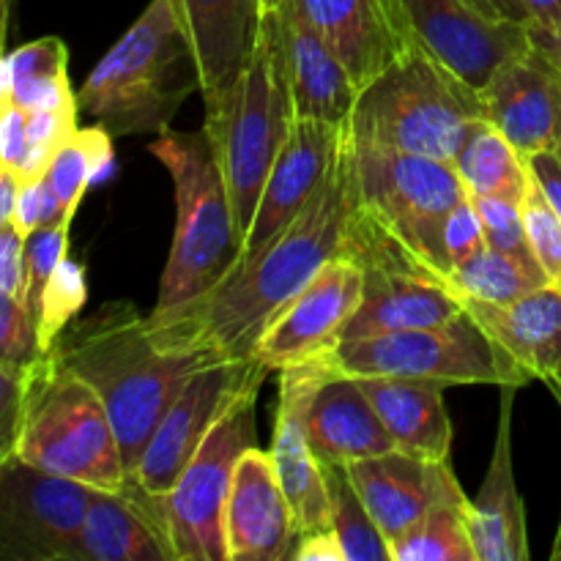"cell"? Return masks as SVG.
Segmentation results:
<instances>
[{
	"instance_id": "1",
	"label": "cell",
	"mask_w": 561,
	"mask_h": 561,
	"mask_svg": "<svg viewBox=\"0 0 561 561\" xmlns=\"http://www.w3.org/2000/svg\"><path fill=\"white\" fill-rule=\"evenodd\" d=\"M354 217V140L340 146L327 179L299 217L268 244L241 255L208 294L170 312H151L148 329L170 351L252 359L279 310L334 257L345 255Z\"/></svg>"
},
{
	"instance_id": "2",
	"label": "cell",
	"mask_w": 561,
	"mask_h": 561,
	"mask_svg": "<svg viewBox=\"0 0 561 561\" xmlns=\"http://www.w3.org/2000/svg\"><path fill=\"white\" fill-rule=\"evenodd\" d=\"M58 365L91 383L118 433L126 474H135L153 431L192 376L219 356L170 351L153 340L131 301H104L75 318L55 343Z\"/></svg>"
},
{
	"instance_id": "3",
	"label": "cell",
	"mask_w": 561,
	"mask_h": 561,
	"mask_svg": "<svg viewBox=\"0 0 561 561\" xmlns=\"http://www.w3.org/2000/svg\"><path fill=\"white\" fill-rule=\"evenodd\" d=\"M201 85V64L173 0H151L85 77L77 107L113 137L162 135Z\"/></svg>"
},
{
	"instance_id": "4",
	"label": "cell",
	"mask_w": 561,
	"mask_h": 561,
	"mask_svg": "<svg viewBox=\"0 0 561 561\" xmlns=\"http://www.w3.org/2000/svg\"><path fill=\"white\" fill-rule=\"evenodd\" d=\"M480 121H488L480 88L409 47L362 88L348 131L359 146L455 162Z\"/></svg>"
},
{
	"instance_id": "5",
	"label": "cell",
	"mask_w": 561,
	"mask_h": 561,
	"mask_svg": "<svg viewBox=\"0 0 561 561\" xmlns=\"http://www.w3.org/2000/svg\"><path fill=\"white\" fill-rule=\"evenodd\" d=\"M148 151L162 162L175 190L173 244L153 305V312H170L201 299L236 266L241 239L222 164L206 126L197 131H162Z\"/></svg>"
},
{
	"instance_id": "6",
	"label": "cell",
	"mask_w": 561,
	"mask_h": 561,
	"mask_svg": "<svg viewBox=\"0 0 561 561\" xmlns=\"http://www.w3.org/2000/svg\"><path fill=\"white\" fill-rule=\"evenodd\" d=\"M294 121L296 110L283 36H279L277 11L272 9L263 14L261 36L244 75L217 107L206 110V124H203L222 164L241 244L250 233L263 186L279 148L294 129Z\"/></svg>"
},
{
	"instance_id": "7",
	"label": "cell",
	"mask_w": 561,
	"mask_h": 561,
	"mask_svg": "<svg viewBox=\"0 0 561 561\" xmlns=\"http://www.w3.org/2000/svg\"><path fill=\"white\" fill-rule=\"evenodd\" d=\"M466 195L453 162L354 142V217L444 283L453 279L444 233Z\"/></svg>"
},
{
	"instance_id": "8",
	"label": "cell",
	"mask_w": 561,
	"mask_h": 561,
	"mask_svg": "<svg viewBox=\"0 0 561 561\" xmlns=\"http://www.w3.org/2000/svg\"><path fill=\"white\" fill-rule=\"evenodd\" d=\"M11 458L96 491H121L129 477L102 398L91 383L58 365L53 351L31 367Z\"/></svg>"
},
{
	"instance_id": "9",
	"label": "cell",
	"mask_w": 561,
	"mask_h": 561,
	"mask_svg": "<svg viewBox=\"0 0 561 561\" xmlns=\"http://www.w3.org/2000/svg\"><path fill=\"white\" fill-rule=\"evenodd\" d=\"M332 373L351 378H405L438 387H526L529 373L469 312L438 327L343 343L323 356Z\"/></svg>"
},
{
	"instance_id": "10",
	"label": "cell",
	"mask_w": 561,
	"mask_h": 561,
	"mask_svg": "<svg viewBox=\"0 0 561 561\" xmlns=\"http://www.w3.org/2000/svg\"><path fill=\"white\" fill-rule=\"evenodd\" d=\"M257 392L261 387H252L225 411L164 496L175 561H230L225 513L236 466L247 449L257 447Z\"/></svg>"
},
{
	"instance_id": "11",
	"label": "cell",
	"mask_w": 561,
	"mask_h": 561,
	"mask_svg": "<svg viewBox=\"0 0 561 561\" xmlns=\"http://www.w3.org/2000/svg\"><path fill=\"white\" fill-rule=\"evenodd\" d=\"M266 376L268 370L255 359L203 365L164 411L131 477L153 496H168L225 411L252 387H263Z\"/></svg>"
},
{
	"instance_id": "12",
	"label": "cell",
	"mask_w": 561,
	"mask_h": 561,
	"mask_svg": "<svg viewBox=\"0 0 561 561\" xmlns=\"http://www.w3.org/2000/svg\"><path fill=\"white\" fill-rule=\"evenodd\" d=\"M96 488L11 458L0 463V559L64 561Z\"/></svg>"
},
{
	"instance_id": "13",
	"label": "cell",
	"mask_w": 561,
	"mask_h": 561,
	"mask_svg": "<svg viewBox=\"0 0 561 561\" xmlns=\"http://www.w3.org/2000/svg\"><path fill=\"white\" fill-rule=\"evenodd\" d=\"M389 3L409 47L425 49L480 91L499 66L531 47L529 22H496L480 14L469 0Z\"/></svg>"
},
{
	"instance_id": "14",
	"label": "cell",
	"mask_w": 561,
	"mask_h": 561,
	"mask_svg": "<svg viewBox=\"0 0 561 561\" xmlns=\"http://www.w3.org/2000/svg\"><path fill=\"white\" fill-rule=\"evenodd\" d=\"M365 296V272L348 255L329 261L305 290L274 316L257 340L252 359L279 373L285 367L323 359L340 345L345 323Z\"/></svg>"
},
{
	"instance_id": "15",
	"label": "cell",
	"mask_w": 561,
	"mask_h": 561,
	"mask_svg": "<svg viewBox=\"0 0 561 561\" xmlns=\"http://www.w3.org/2000/svg\"><path fill=\"white\" fill-rule=\"evenodd\" d=\"M329 367L323 359L305 362L279 370V398L274 414V436L268 455L274 471L294 507L299 537L332 531V507H329L327 477L318 463L307 438V414L318 383L327 378Z\"/></svg>"
},
{
	"instance_id": "16",
	"label": "cell",
	"mask_w": 561,
	"mask_h": 561,
	"mask_svg": "<svg viewBox=\"0 0 561 561\" xmlns=\"http://www.w3.org/2000/svg\"><path fill=\"white\" fill-rule=\"evenodd\" d=\"M345 469L389 548L436 504L466 499L449 460H425L392 449L376 458L354 460Z\"/></svg>"
},
{
	"instance_id": "17",
	"label": "cell",
	"mask_w": 561,
	"mask_h": 561,
	"mask_svg": "<svg viewBox=\"0 0 561 561\" xmlns=\"http://www.w3.org/2000/svg\"><path fill=\"white\" fill-rule=\"evenodd\" d=\"M488 121L524 153L553 151L561 121V66L546 49H524L482 88Z\"/></svg>"
},
{
	"instance_id": "18",
	"label": "cell",
	"mask_w": 561,
	"mask_h": 561,
	"mask_svg": "<svg viewBox=\"0 0 561 561\" xmlns=\"http://www.w3.org/2000/svg\"><path fill=\"white\" fill-rule=\"evenodd\" d=\"M64 561H175L164 496H153L131 474L121 491H93Z\"/></svg>"
},
{
	"instance_id": "19",
	"label": "cell",
	"mask_w": 561,
	"mask_h": 561,
	"mask_svg": "<svg viewBox=\"0 0 561 561\" xmlns=\"http://www.w3.org/2000/svg\"><path fill=\"white\" fill-rule=\"evenodd\" d=\"M348 137V124L334 126L323 121L296 118L288 140L279 148L274 168L263 186L255 219L241 244V255H252L274 239L285 225L299 217L301 208L310 203L321 181L327 179L340 146Z\"/></svg>"
},
{
	"instance_id": "20",
	"label": "cell",
	"mask_w": 561,
	"mask_h": 561,
	"mask_svg": "<svg viewBox=\"0 0 561 561\" xmlns=\"http://www.w3.org/2000/svg\"><path fill=\"white\" fill-rule=\"evenodd\" d=\"M230 561H288L299 546L294 507L274 471L272 455L252 447L241 455L225 513Z\"/></svg>"
},
{
	"instance_id": "21",
	"label": "cell",
	"mask_w": 561,
	"mask_h": 561,
	"mask_svg": "<svg viewBox=\"0 0 561 561\" xmlns=\"http://www.w3.org/2000/svg\"><path fill=\"white\" fill-rule=\"evenodd\" d=\"M197 55L206 110L217 107L244 75L263 25V0H173Z\"/></svg>"
},
{
	"instance_id": "22",
	"label": "cell",
	"mask_w": 561,
	"mask_h": 561,
	"mask_svg": "<svg viewBox=\"0 0 561 561\" xmlns=\"http://www.w3.org/2000/svg\"><path fill=\"white\" fill-rule=\"evenodd\" d=\"M274 11H277L279 36H283L296 118L345 126L359 99V85L351 71L329 47L327 38L296 9L294 0H283Z\"/></svg>"
},
{
	"instance_id": "23",
	"label": "cell",
	"mask_w": 561,
	"mask_h": 561,
	"mask_svg": "<svg viewBox=\"0 0 561 561\" xmlns=\"http://www.w3.org/2000/svg\"><path fill=\"white\" fill-rule=\"evenodd\" d=\"M518 387H502L496 442L480 491L471 499L469 529L477 561H529L526 507L513 466V403Z\"/></svg>"
},
{
	"instance_id": "24",
	"label": "cell",
	"mask_w": 561,
	"mask_h": 561,
	"mask_svg": "<svg viewBox=\"0 0 561 561\" xmlns=\"http://www.w3.org/2000/svg\"><path fill=\"white\" fill-rule=\"evenodd\" d=\"M307 438L321 466H348L354 460L376 458L398 449L359 378L340 376L332 370L312 394Z\"/></svg>"
},
{
	"instance_id": "25",
	"label": "cell",
	"mask_w": 561,
	"mask_h": 561,
	"mask_svg": "<svg viewBox=\"0 0 561 561\" xmlns=\"http://www.w3.org/2000/svg\"><path fill=\"white\" fill-rule=\"evenodd\" d=\"M362 88L409 49L389 0H294Z\"/></svg>"
},
{
	"instance_id": "26",
	"label": "cell",
	"mask_w": 561,
	"mask_h": 561,
	"mask_svg": "<svg viewBox=\"0 0 561 561\" xmlns=\"http://www.w3.org/2000/svg\"><path fill=\"white\" fill-rule=\"evenodd\" d=\"M466 312L540 381L551 383L561 370V285H540L513 305L463 301Z\"/></svg>"
},
{
	"instance_id": "27",
	"label": "cell",
	"mask_w": 561,
	"mask_h": 561,
	"mask_svg": "<svg viewBox=\"0 0 561 561\" xmlns=\"http://www.w3.org/2000/svg\"><path fill=\"white\" fill-rule=\"evenodd\" d=\"M359 381L400 453L425 460H449L453 420L444 403V387L405 381V378H359Z\"/></svg>"
},
{
	"instance_id": "28",
	"label": "cell",
	"mask_w": 561,
	"mask_h": 561,
	"mask_svg": "<svg viewBox=\"0 0 561 561\" xmlns=\"http://www.w3.org/2000/svg\"><path fill=\"white\" fill-rule=\"evenodd\" d=\"M0 102L25 113L77 107V93L69 85V47L58 36H44L5 53Z\"/></svg>"
},
{
	"instance_id": "29",
	"label": "cell",
	"mask_w": 561,
	"mask_h": 561,
	"mask_svg": "<svg viewBox=\"0 0 561 561\" xmlns=\"http://www.w3.org/2000/svg\"><path fill=\"white\" fill-rule=\"evenodd\" d=\"M455 170L463 179L471 195L504 197V201L524 203L531 186L529 159L491 124L480 121L471 129L469 140L455 157Z\"/></svg>"
},
{
	"instance_id": "30",
	"label": "cell",
	"mask_w": 561,
	"mask_h": 561,
	"mask_svg": "<svg viewBox=\"0 0 561 561\" xmlns=\"http://www.w3.org/2000/svg\"><path fill=\"white\" fill-rule=\"evenodd\" d=\"M453 288L463 301H482V305H513L520 296L531 294L540 285H548V274L540 263L520 261L510 252L485 247L480 255L453 272Z\"/></svg>"
},
{
	"instance_id": "31",
	"label": "cell",
	"mask_w": 561,
	"mask_h": 561,
	"mask_svg": "<svg viewBox=\"0 0 561 561\" xmlns=\"http://www.w3.org/2000/svg\"><path fill=\"white\" fill-rule=\"evenodd\" d=\"M110 170H113V135L99 124L91 129H77L58 148L44 179L58 195L66 222L71 225L85 192L96 181L107 179Z\"/></svg>"
},
{
	"instance_id": "32",
	"label": "cell",
	"mask_w": 561,
	"mask_h": 561,
	"mask_svg": "<svg viewBox=\"0 0 561 561\" xmlns=\"http://www.w3.org/2000/svg\"><path fill=\"white\" fill-rule=\"evenodd\" d=\"M471 499L442 502L392 548L394 561H477L469 529Z\"/></svg>"
},
{
	"instance_id": "33",
	"label": "cell",
	"mask_w": 561,
	"mask_h": 561,
	"mask_svg": "<svg viewBox=\"0 0 561 561\" xmlns=\"http://www.w3.org/2000/svg\"><path fill=\"white\" fill-rule=\"evenodd\" d=\"M323 477L332 507V529L343 546L345 561H392V548L351 482L348 469L343 463H323Z\"/></svg>"
},
{
	"instance_id": "34",
	"label": "cell",
	"mask_w": 561,
	"mask_h": 561,
	"mask_svg": "<svg viewBox=\"0 0 561 561\" xmlns=\"http://www.w3.org/2000/svg\"><path fill=\"white\" fill-rule=\"evenodd\" d=\"M88 299V285H85V272L77 261H71L69 255L58 263V268L53 272L49 283L44 285L42 296H38V305L33 310L36 316V343L38 354L47 356L55 348L60 334L66 332L75 318H80V310L85 307Z\"/></svg>"
},
{
	"instance_id": "35",
	"label": "cell",
	"mask_w": 561,
	"mask_h": 561,
	"mask_svg": "<svg viewBox=\"0 0 561 561\" xmlns=\"http://www.w3.org/2000/svg\"><path fill=\"white\" fill-rule=\"evenodd\" d=\"M520 214H524L526 239H529L537 263L553 285H561V217L537 181H531L529 192L520 203Z\"/></svg>"
},
{
	"instance_id": "36",
	"label": "cell",
	"mask_w": 561,
	"mask_h": 561,
	"mask_svg": "<svg viewBox=\"0 0 561 561\" xmlns=\"http://www.w3.org/2000/svg\"><path fill=\"white\" fill-rule=\"evenodd\" d=\"M77 113H80V107L27 113V151L20 170H16L22 181L42 179L47 173L58 148L77 131Z\"/></svg>"
},
{
	"instance_id": "37",
	"label": "cell",
	"mask_w": 561,
	"mask_h": 561,
	"mask_svg": "<svg viewBox=\"0 0 561 561\" xmlns=\"http://www.w3.org/2000/svg\"><path fill=\"white\" fill-rule=\"evenodd\" d=\"M471 201H474L477 211H480L488 247L510 252V255L520 257V261L537 263L535 252H531L529 247V239H526V225H524V214H520V203L504 201V197H488V195H471Z\"/></svg>"
},
{
	"instance_id": "38",
	"label": "cell",
	"mask_w": 561,
	"mask_h": 561,
	"mask_svg": "<svg viewBox=\"0 0 561 561\" xmlns=\"http://www.w3.org/2000/svg\"><path fill=\"white\" fill-rule=\"evenodd\" d=\"M69 255V225H55V228H38L27 239V283L25 296L31 312L36 310L38 296L44 285L49 283L58 263ZM36 318V316H33Z\"/></svg>"
},
{
	"instance_id": "39",
	"label": "cell",
	"mask_w": 561,
	"mask_h": 561,
	"mask_svg": "<svg viewBox=\"0 0 561 561\" xmlns=\"http://www.w3.org/2000/svg\"><path fill=\"white\" fill-rule=\"evenodd\" d=\"M42 359L36 343V318L20 301L0 294V362L31 365Z\"/></svg>"
},
{
	"instance_id": "40",
	"label": "cell",
	"mask_w": 561,
	"mask_h": 561,
	"mask_svg": "<svg viewBox=\"0 0 561 561\" xmlns=\"http://www.w3.org/2000/svg\"><path fill=\"white\" fill-rule=\"evenodd\" d=\"M444 241H447V255L449 263H453V272L458 266H463V263H469L474 255H480L488 247L485 228H482L480 211H477L471 195H466L463 201L453 208V214H449Z\"/></svg>"
},
{
	"instance_id": "41",
	"label": "cell",
	"mask_w": 561,
	"mask_h": 561,
	"mask_svg": "<svg viewBox=\"0 0 561 561\" xmlns=\"http://www.w3.org/2000/svg\"><path fill=\"white\" fill-rule=\"evenodd\" d=\"M27 239L11 222L0 225V294L27 307ZM31 310V307H27Z\"/></svg>"
},
{
	"instance_id": "42",
	"label": "cell",
	"mask_w": 561,
	"mask_h": 561,
	"mask_svg": "<svg viewBox=\"0 0 561 561\" xmlns=\"http://www.w3.org/2000/svg\"><path fill=\"white\" fill-rule=\"evenodd\" d=\"M0 168L16 173L27 151V113L11 102H0Z\"/></svg>"
},
{
	"instance_id": "43",
	"label": "cell",
	"mask_w": 561,
	"mask_h": 561,
	"mask_svg": "<svg viewBox=\"0 0 561 561\" xmlns=\"http://www.w3.org/2000/svg\"><path fill=\"white\" fill-rule=\"evenodd\" d=\"M42 179L22 181L20 197H16L14 206V217H11V225H14V228L20 230V236H25V239H31V236L42 228Z\"/></svg>"
},
{
	"instance_id": "44",
	"label": "cell",
	"mask_w": 561,
	"mask_h": 561,
	"mask_svg": "<svg viewBox=\"0 0 561 561\" xmlns=\"http://www.w3.org/2000/svg\"><path fill=\"white\" fill-rule=\"evenodd\" d=\"M529 170L561 217V162L557 153L553 151L535 153V157H529Z\"/></svg>"
},
{
	"instance_id": "45",
	"label": "cell",
	"mask_w": 561,
	"mask_h": 561,
	"mask_svg": "<svg viewBox=\"0 0 561 561\" xmlns=\"http://www.w3.org/2000/svg\"><path fill=\"white\" fill-rule=\"evenodd\" d=\"M294 561H345L343 546H340L337 535L332 531H318V535L299 537Z\"/></svg>"
},
{
	"instance_id": "46",
	"label": "cell",
	"mask_w": 561,
	"mask_h": 561,
	"mask_svg": "<svg viewBox=\"0 0 561 561\" xmlns=\"http://www.w3.org/2000/svg\"><path fill=\"white\" fill-rule=\"evenodd\" d=\"M480 14L491 16L496 22H529L520 0H469Z\"/></svg>"
},
{
	"instance_id": "47",
	"label": "cell",
	"mask_w": 561,
	"mask_h": 561,
	"mask_svg": "<svg viewBox=\"0 0 561 561\" xmlns=\"http://www.w3.org/2000/svg\"><path fill=\"white\" fill-rule=\"evenodd\" d=\"M22 179L11 168H0V225L11 222L14 217L16 197H20Z\"/></svg>"
},
{
	"instance_id": "48",
	"label": "cell",
	"mask_w": 561,
	"mask_h": 561,
	"mask_svg": "<svg viewBox=\"0 0 561 561\" xmlns=\"http://www.w3.org/2000/svg\"><path fill=\"white\" fill-rule=\"evenodd\" d=\"M529 14L531 25L557 27L561 25V0H520Z\"/></svg>"
},
{
	"instance_id": "49",
	"label": "cell",
	"mask_w": 561,
	"mask_h": 561,
	"mask_svg": "<svg viewBox=\"0 0 561 561\" xmlns=\"http://www.w3.org/2000/svg\"><path fill=\"white\" fill-rule=\"evenodd\" d=\"M529 38L535 47L546 49V53L561 66V25L540 27V25H531L529 22Z\"/></svg>"
},
{
	"instance_id": "50",
	"label": "cell",
	"mask_w": 561,
	"mask_h": 561,
	"mask_svg": "<svg viewBox=\"0 0 561 561\" xmlns=\"http://www.w3.org/2000/svg\"><path fill=\"white\" fill-rule=\"evenodd\" d=\"M14 5H16V0H0V20H3L0 33H3V36H9L11 20H14Z\"/></svg>"
},
{
	"instance_id": "51",
	"label": "cell",
	"mask_w": 561,
	"mask_h": 561,
	"mask_svg": "<svg viewBox=\"0 0 561 561\" xmlns=\"http://www.w3.org/2000/svg\"><path fill=\"white\" fill-rule=\"evenodd\" d=\"M551 561H561V520H559V529H557V540H553Z\"/></svg>"
},
{
	"instance_id": "52",
	"label": "cell",
	"mask_w": 561,
	"mask_h": 561,
	"mask_svg": "<svg viewBox=\"0 0 561 561\" xmlns=\"http://www.w3.org/2000/svg\"><path fill=\"white\" fill-rule=\"evenodd\" d=\"M548 387H551V389H553V394H557V398H559V403H561V370H559V376H557V378H553V381H551V383H548Z\"/></svg>"
},
{
	"instance_id": "53",
	"label": "cell",
	"mask_w": 561,
	"mask_h": 561,
	"mask_svg": "<svg viewBox=\"0 0 561 561\" xmlns=\"http://www.w3.org/2000/svg\"><path fill=\"white\" fill-rule=\"evenodd\" d=\"M553 153H557L561 162V121H559V135H557V146H553Z\"/></svg>"
},
{
	"instance_id": "54",
	"label": "cell",
	"mask_w": 561,
	"mask_h": 561,
	"mask_svg": "<svg viewBox=\"0 0 561 561\" xmlns=\"http://www.w3.org/2000/svg\"><path fill=\"white\" fill-rule=\"evenodd\" d=\"M279 3H283V0H263V9H266V11H272V9H277Z\"/></svg>"
}]
</instances>
